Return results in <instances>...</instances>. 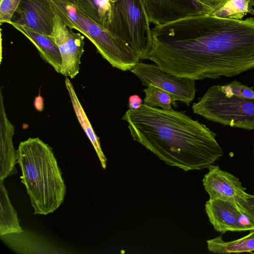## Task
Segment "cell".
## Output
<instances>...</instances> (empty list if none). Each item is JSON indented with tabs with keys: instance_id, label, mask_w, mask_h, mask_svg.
Instances as JSON below:
<instances>
[{
	"instance_id": "9c48e42d",
	"label": "cell",
	"mask_w": 254,
	"mask_h": 254,
	"mask_svg": "<svg viewBox=\"0 0 254 254\" xmlns=\"http://www.w3.org/2000/svg\"><path fill=\"white\" fill-rule=\"evenodd\" d=\"M150 23L161 25L191 16L211 14L197 0H141Z\"/></svg>"
},
{
	"instance_id": "5bb4252c",
	"label": "cell",
	"mask_w": 254,
	"mask_h": 254,
	"mask_svg": "<svg viewBox=\"0 0 254 254\" xmlns=\"http://www.w3.org/2000/svg\"><path fill=\"white\" fill-rule=\"evenodd\" d=\"M10 24L26 37L36 47L41 57L60 73L62 59L59 47L51 36L17 24Z\"/></svg>"
},
{
	"instance_id": "6da1fadb",
	"label": "cell",
	"mask_w": 254,
	"mask_h": 254,
	"mask_svg": "<svg viewBox=\"0 0 254 254\" xmlns=\"http://www.w3.org/2000/svg\"><path fill=\"white\" fill-rule=\"evenodd\" d=\"M151 31L147 59L176 76L216 79L254 68V16L243 20L197 15Z\"/></svg>"
},
{
	"instance_id": "44dd1931",
	"label": "cell",
	"mask_w": 254,
	"mask_h": 254,
	"mask_svg": "<svg viewBox=\"0 0 254 254\" xmlns=\"http://www.w3.org/2000/svg\"><path fill=\"white\" fill-rule=\"evenodd\" d=\"M145 93L144 104L151 107H160L164 110H171V105L175 107L169 94L159 88L150 85L143 89Z\"/></svg>"
},
{
	"instance_id": "5b68a950",
	"label": "cell",
	"mask_w": 254,
	"mask_h": 254,
	"mask_svg": "<svg viewBox=\"0 0 254 254\" xmlns=\"http://www.w3.org/2000/svg\"><path fill=\"white\" fill-rule=\"evenodd\" d=\"M150 23L141 0H116L107 30L127 43L140 60H144L153 43Z\"/></svg>"
},
{
	"instance_id": "d6986e66",
	"label": "cell",
	"mask_w": 254,
	"mask_h": 254,
	"mask_svg": "<svg viewBox=\"0 0 254 254\" xmlns=\"http://www.w3.org/2000/svg\"><path fill=\"white\" fill-rule=\"evenodd\" d=\"M0 236L1 239L12 251L17 253H29L28 251L32 253V251L44 250V244L40 243L41 238L37 237L36 235L25 233L23 231L21 233H15Z\"/></svg>"
},
{
	"instance_id": "ffe728a7",
	"label": "cell",
	"mask_w": 254,
	"mask_h": 254,
	"mask_svg": "<svg viewBox=\"0 0 254 254\" xmlns=\"http://www.w3.org/2000/svg\"><path fill=\"white\" fill-rule=\"evenodd\" d=\"M248 13L254 15V9L250 0H231L210 15L224 18L242 19Z\"/></svg>"
},
{
	"instance_id": "cb8c5ba5",
	"label": "cell",
	"mask_w": 254,
	"mask_h": 254,
	"mask_svg": "<svg viewBox=\"0 0 254 254\" xmlns=\"http://www.w3.org/2000/svg\"><path fill=\"white\" fill-rule=\"evenodd\" d=\"M236 202L254 221V195L246 192L237 200Z\"/></svg>"
},
{
	"instance_id": "9a60e30c",
	"label": "cell",
	"mask_w": 254,
	"mask_h": 254,
	"mask_svg": "<svg viewBox=\"0 0 254 254\" xmlns=\"http://www.w3.org/2000/svg\"><path fill=\"white\" fill-rule=\"evenodd\" d=\"M64 83L77 119L93 145L102 168L106 169L107 160L102 150L99 138L94 131L68 77H65Z\"/></svg>"
},
{
	"instance_id": "52a82bcc",
	"label": "cell",
	"mask_w": 254,
	"mask_h": 254,
	"mask_svg": "<svg viewBox=\"0 0 254 254\" xmlns=\"http://www.w3.org/2000/svg\"><path fill=\"white\" fill-rule=\"evenodd\" d=\"M130 71L140 80L142 85H153L169 94L175 107L177 101L189 106L195 97V80L172 75L156 64H146L139 61Z\"/></svg>"
},
{
	"instance_id": "2e32d148",
	"label": "cell",
	"mask_w": 254,
	"mask_h": 254,
	"mask_svg": "<svg viewBox=\"0 0 254 254\" xmlns=\"http://www.w3.org/2000/svg\"><path fill=\"white\" fill-rule=\"evenodd\" d=\"M88 18L107 29L111 8L116 0H66Z\"/></svg>"
},
{
	"instance_id": "ac0fdd59",
	"label": "cell",
	"mask_w": 254,
	"mask_h": 254,
	"mask_svg": "<svg viewBox=\"0 0 254 254\" xmlns=\"http://www.w3.org/2000/svg\"><path fill=\"white\" fill-rule=\"evenodd\" d=\"M206 242L208 251L215 254L251 253L254 251V230L248 235L236 240L225 242L220 236Z\"/></svg>"
},
{
	"instance_id": "484cf974",
	"label": "cell",
	"mask_w": 254,
	"mask_h": 254,
	"mask_svg": "<svg viewBox=\"0 0 254 254\" xmlns=\"http://www.w3.org/2000/svg\"><path fill=\"white\" fill-rule=\"evenodd\" d=\"M207 8L211 14L223 7L231 0H197Z\"/></svg>"
},
{
	"instance_id": "4316f807",
	"label": "cell",
	"mask_w": 254,
	"mask_h": 254,
	"mask_svg": "<svg viewBox=\"0 0 254 254\" xmlns=\"http://www.w3.org/2000/svg\"><path fill=\"white\" fill-rule=\"evenodd\" d=\"M142 104V100L137 95L134 94L129 96L128 98L129 109H137Z\"/></svg>"
},
{
	"instance_id": "7c38bea8",
	"label": "cell",
	"mask_w": 254,
	"mask_h": 254,
	"mask_svg": "<svg viewBox=\"0 0 254 254\" xmlns=\"http://www.w3.org/2000/svg\"><path fill=\"white\" fill-rule=\"evenodd\" d=\"M2 87L0 90V180L3 181L16 173L17 157L12 142L14 127L6 114Z\"/></svg>"
},
{
	"instance_id": "277c9868",
	"label": "cell",
	"mask_w": 254,
	"mask_h": 254,
	"mask_svg": "<svg viewBox=\"0 0 254 254\" xmlns=\"http://www.w3.org/2000/svg\"><path fill=\"white\" fill-rule=\"evenodd\" d=\"M50 0L56 14L69 28L86 37L113 67L130 70L140 61L127 43L90 19L76 6L66 0Z\"/></svg>"
},
{
	"instance_id": "8992f818",
	"label": "cell",
	"mask_w": 254,
	"mask_h": 254,
	"mask_svg": "<svg viewBox=\"0 0 254 254\" xmlns=\"http://www.w3.org/2000/svg\"><path fill=\"white\" fill-rule=\"evenodd\" d=\"M193 112L224 126L254 129V99L228 97L220 85L211 86L192 106Z\"/></svg>"
},
{
	"instance_id": "3957f363",
	"label": "cell",
	"mask_w": 254,
	"mask_h": 254,
	"mask_svg": "<svg viewBox=\"0 0 254 254\" xmlns=\"http://www.w3.org/2000/svg\"><path fill=\"white\" fill-rule=\"evenodd\" d=\"M17 157L34 214L53 213L64 202L66 186L52 148L38 137H30L20 142Z\"/></svg>"
},
{
	"instance_id": "7a4b0ae2",
	"label": "cell",
	"mask_w": 254,
	"mask_h": 254,
	"mask_svg": "<svg viewBox=\"0 0 254 254\" xmlns=\"http://www.w3.org/2000/svg\"><path fill=\"white\" fill-rule=\"evenodd\" d=\"M122 119L130 135L166 164L185 171L208 167L223 155L216 134L184 112L142 104Z\"/></svg>"
},
{
	"instance_id": "30bf717a",
	"label": "cell",
	"mask_w": 254,
	"mask_h": 254,
	"mask_svg": "<svg viewBox=\"0 0 254 254\" xmlns=\"http://www.w3.org/2000/svg\"><path fill=\"white\" fill-rule=\"evenodd\" d=\"M9 24H17L51 35L56 13L50 0H21Z\"/></svg>"
},
{
	"instance_id": "ba28073f",
	"label": "cell",
	"mask_w": 254,
	"mask_h": 254,
	"mask_svg": "<svg viewBox=\"0 0 254 254\" xmlns=\"http://www.w3.org/2000/svg\"><path fill=\"white\" fill-rule=\"evenodd\" d=\"M51 36L57 44L62 57L60 73L74 78L79 72L80 59L84 53V36L80 32H74L57 14Z\"/></svg>"
},
{
	"instance_id": "d4e9b609",
	"label": "cell",
	"mask_w": 254,
	"mask_h": 254,
	"mask_svg": "<svg viewBox=\"0 0 254 254\" xmlns=\"http://www.w3.org/2000/svg\"><path fill=\"white\" fill-rule=\"evenodd\" d=\"M238 222L241 232L254 230V221L242 210L239 216Z\"/></svg>"
},
{
	"instance_id": "83f0119b",
	"label": "cell",
	"mask_w": 254,
	"mask_h": 254,
	"mask_svg": "<svg viewBox=\"0 0 254 254\" xmlns=\"http://www.w3.org/2000/svg\"><path fill=\"white\" fill-rule=\"evenodd\" d=\"M252 6H253V7L254 9V0H250Z\"/></svg>"
},
{
	"instance_id": "603a6c76",
	"label": "cell",
	"mask_w": 254,
	"mask_h": 254,
	"mask_svg": "<svg viewBox=\"0 0 254 254\" xmlns=\"http://www.w3.org/2000/svg\"><path fill=\"white\" fill-rule=\"evenodd\" d=\"M21 0H0V23L9 24Z\"/></svg>"
},
{
	"instance_id": "e0dca14e",
	"label": "cell",
	"mask_w": 254,
	"mask_h": 254,
	"mask_svg": "<svg viewBox=\"0 0 254 254\" xmlns=\"http://www.w3.org/2000/svg\"><path fill=\"white\" fill-rule=\"evenodd\" d=\"M0 236L23 231L3 180H0Z\"/></svg>"
},
{
	"instance_id": "8fae6325",
	"label": "cell",
	"mask_w": 254,
	"mask_h": 254,
	"mask_svg": "<svg viewBox=\"0 0 254 254\" xmlns=\"http://www.w3.org/2000/svg\"><path fill=\"white\" fill-rule=\"evenodd\" d=\"M202 180L203 185L209 195V199H221L236 202L245 193L239 179L218 165H211Z\"/></svg>"
},
{
	"instance_id": "7402d4cb",
	"label": "cell",
	"mask_w": 254,
	"mask_h": 254,
	"mask_svg": "<svg viewBox=\"0 0 254 254\" xmlns=\"http://www.w3.org/2000/svg\"><path fill=\"white\" fill-rule=\"evenodd\" d=\"M221 88L225 95L228 97L237 96L254 99V87H249L236 80L221 86Z\"/></svg>"
},
{
	"instance_id": "4fadbf2b",
	"label": "cell",
	"mask_w": 254,
	"mask_h": 254,
	"mask_svg": "<svg viewBox=\"0 0 254 254\" xmlns=\"http://www.w3.org/2000/svg\"><path fill=\"white\" fill-rule=\"evenodd\" d=\"M205 210L214 229L219 232H241L238 219L242 211L236 201L209 199Z\"/></svg>"
}]
</instances>
